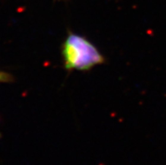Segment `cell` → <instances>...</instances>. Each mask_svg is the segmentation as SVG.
<instances>
[{"instance_id": "cell-1", "label": "cell", "mask_w": 166, "mask_h": 165, "mask_svg": "<svg viewBox=\"0 0 166 165\" xmlns=\"http://www.w3.org/2000/svg\"><path fill=\"white\" fill-rule=\"evenodd\" d=\"M62 55L68 71H88L105 62L103 55L92 42L74 33H70L63 42Z\"/></svg>"}, {"instance_id": "cell-2", "label": "cell", "mask_w": 166, "mask_h": 165, "mask_svg": "<svg viewBox=\"0 0 166 165\" xmlns=\"http://www.w3.org/2000/svg\"><path fill=\"white\" fill-rule=\"evenodd\" d=\"M14 80V77L10 73L0 71V82H10Z\"/></svg>"}]
</instances>
